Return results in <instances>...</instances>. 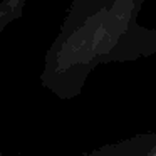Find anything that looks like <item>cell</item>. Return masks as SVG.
I'll return each mask as SVG.
<instances>
[{"mask_svg":"<svg viewBox=\"0 0 156 156\" xmlns=\"http://www.w3.org/2000/svg\"><path fill=\"white\" fill-rule=\"evenodd\" d=\"M0 156H7V154H5V153L2 151V149H0Z\"/></svg>","mask_w":156,"mask_h":156,"instance_id":"6da1fadb","label":"cell"}]
</instances>
